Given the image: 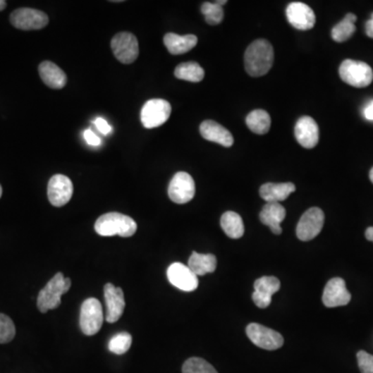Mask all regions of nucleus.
<instances>
[{
	"label": "nucleus",
	"mask_w": 373,
	"mask_h": 373,
	"mask_svg": "<svg viewBox=\"0 0 373 373\" xmlns=\"http://www.w3.org/2000/svg\"><path fill=\"white\" fill-rule=\"evenodd\" d=\"M273 63V46L267 39H256L245 52V68L250 76L262 77L268 74Z\"/></svg>",
	"instance_id": "f257e3e1"
},
{
	"label": "nucleus",
	"mask_w": 373,
	"mask_h": 373,
	"mask_svg": "<svg viewBox=\"0 0 373 373\" xmlns=\"http://www.w3.org/2000/svg\"><path fill=\"white\" fill-rule=\"evenodd\" d=\"M94 231L101 237L130 238L135 235L137 224L129 216L121 213H107L101 216L94 224Z\"/></svg>",
	"instance_id": "f03ea898"
},
{
	"label": "nucleus",
	"mask_w": 373,
	"mask_h": 373,
	"mask_svg": "<svg viewBox=\"0 0 373 373\" xmlns=\"http://www.w3.org/2000/svg\"><path fill=\"white\" fill-rule=\"evenodd\" d=\"M72 282L63 273H57L37 295V308L42 313L59 308L61 295L70 291Z\"/></svg>",
	"instance_id": "7ed1b4c3"
},
{
	"label": "nucleus",
	"mask_w": 373,
	"mask_h": 373,
	"mask_svg": "<svg viewBox=\"0 0 373 373\" xmlns=\"http://www.w3.org/2000/svg\"><path fill=\"white\" fill-rule=\"evenodd\" d=\"M339 76L348 85L363 88L372 85L373 71L369 65L363 61L346 59L340 65Z\"/></svg>",
	"instance_id": "20e7f679"
},
{
	"label": "nucleus",
	"mask_w": 373,
	"mask_h": 373,
	"mask_svg": "<svg viewBox=\"0 0 373 373\" xmlns=\"http://www.w3.org/2000/svg\"><path fill=\"white\" fill-rule=\"evenodd\" d=\"M104 314L99 300L90 298L83 302L80 312V328L86 336H94L102 328Z\"/></svg>",
	"instance_id": "39448f33"
},
{
	"label": "nucleus",
	"mask_w": 373,
	"mask_h": 373,
	"mask_svg": "<svg viewBox=\"0 0 373 373\" xmlns=\"http://www.w3.org/2000/svg\"><path fill=\"white\" fill-rule=\"evenodd\" d=\"M171 114V105L163 99L147 101L141 109V123L147 129H154L164 125Z\"/></svg>",
	"instance_id": "423d86ee"
},
{
	"label": "nucleus",
	"mask_w": 373,
	"mask_h": 373,
	"mask_svg": "<svg viewBox=\"0 0 373 373\" xmlns=\"http://www.w3.org/2000/svg\"><path fill=\"white\" fill-rule=\"evenodd\" d=\"M111 49L114 56L121 63L130 65L136 61L139 55V44L137 37L131 32H119L111 39Z\"/></svg>",
	"instance_id": "0eeeda50"
},
{
	"label": "nucleus",
	"mask_w": 373,
	"mask_h": 373,
	"mask_svg": "<svg viewBox=\"0 0 373 373\" xmlns=\"http://www.w3.org/2000/svg\"><path fill=\"white\" fill-rule=\"evenodd\" d=\"M195 195V183L189 173L184 171L174 174L170 181L169 196L170 200L178 204L191 202Z\"/></svg>",
	"instance_id": "6e6552de"
},
{
	"label": "nucleus",
	"mask_w": 373,
	"mask_h": 373,
	"mask_svg": "<svg viewBox=\"0 0 373 373\" xmlns=\"http://www.w3.org/2000/svg\"><path fill=\"white\" fill-rule=\"evenodd\" d=\"M11 23L21 30H39L49 23V18L42 11L21 8L11 14Z\"/></svg>",
	"instance_id": "1a4fd4ad"
},
{
	"label": "nucleus",
	"mask_w": 373,
	"mask_h": 373,
	"mask_svg": "<svg viewBox=\"0 0 373 373\" xmlns=\"http://www.w3.org/2000/svg\"><path fill=\"white\" fill-rule=\"evenodd\" d=\"M247 336L258 348L267 350H275L281 348L284 343L283 337L280 333L259 324H249L246 329Z\"/></svg>",
	"instance_id": "9d476101"
},
{
	"label": "nucleus",
	"mask_w": 373,
	"mask_h": 373,
	"mask_svg": "<svg viewBox=\"0 0 373 373\" xmlns=\"http://www.w3.org/2000/svg\"><path fill=\"white\" fill-rule=\"evenodd\" d=\"M324 224V214L319 207H311L302 216L297 226V237L307 242L321 233Z\"/></svg>",
	"instance_id": "9b49d317"
},
{
	"label": "nucleus",
	"mask_w": 373,
	"mask_h": 373,
	"mask_svg": "<svg viewBox=\"0 0 373 373\" xmlns=\"http://www.w3.org/2000/svg\"><path fill=\"white\" fill-rule=\"evenodd\" d=\"M74 192L72 181L63 174H55L48 183V200L54 207H63L70 202Z\"/></svg>",
	"instance_id": "f8f14e48"
},
{
	"label": "nucleus",
	"mask_w": 373,
	"mask_h": 373,
	"mask_svg": "<svg viewBox=\"0 0 373 373\" xmlns=\"http://www.w3.org/2000/svg\"><path fill=\"white\" fill-rule=\"evenodd\" d=\"M286 18L295 30H309L314 27L317 17L310 6L303 2H291L286 8Z\"/></svg>",
	"instance_id": "ddd939ff"
},
{
	"label": "nucleus",
	"mask_w": 373,
	"mask_h": 373,
	"mask_svg": "<svg viewBox=\"0 0 373 373\" xmlns=\"http://www.w3.org/2000/svg\"><path fill=\"white\" fill-rule=\"evenodd\" d=\"M352 300V295L348 291L346 281L342 278H333L326 283L322 293V303L329 308L346 306Z\"/></svg>",
	"instance_id": "4468645a"
},
{
	"label": "nucleus",
	"mask_w": 373,
	"mask_h": 373,
	"mask_svg": "<svg viewBox=\"0 0 373 373\" xmlns=\"http://www.w3.org/2000/svg\"><path fill=\"white\" fill-rule=\"evenodd\" d=\"M167 278L172 286L184 291H195L200 284L197 276L190 270L189 267L181 262H174L169 266Z\"/></svg>",
	"instance_id": "2eb2a0df"
},
{
	"label": "nucleus",
	"mask_w": 373,
	"mask_h": 373,
	"mask_svg": "<svg viewBox=\"0 0 373 373\" xmlns=\"http://www.w3.org/2000/svg\"><path fill=\"white\" fill-rule=\"evenodd\" d=\"M104 293H105L106 308H107L106 321L109 324H114L123 314L126 307L125 295L123 289L116 288L111 283L106 284Z\"/></svg>",
	"instance_id": "dca6fc26"
},
{
	"label": "nucleus",
	"mask_w": 373,
	"mask_h": 373,
	"mask_svg": "<svg viewBox=\"0 0 373 373\" xmlns=\"http://www.w3.org/2000/svg\"><path fill=\"white\" fill-rule=\"evenodd\" d=\"M281 286L279 279L273 276H264L255 282V293L252 300L258 308H268L271 302V297L277 293Z\"/></svg>",
	"instance_id": "f3484780"
},
{
	"label": "nucleus",
	"mask_w": 373,
	"mask_h": 373,
	"mask_svg": "<svg viewBox=\"0 0 373 373\" xmlns=\"http://www.w3.org/2000/svg\"><path fill=\"white\" fill-rule=\"evenodd\" d=\"M295 136L299 145L305 149L317 147L319 140V130L317 121L310 116H302L295 123Z\"/></svg>",
	"instance_id": "a211bd4d"
},
{
	"label": "nucleus",
	"mask_w": 373,
	"mask_h": 373,
	"mask_svg": "<svg viewBox=\"0 0 373 373\" xmlns=\"http://www.w3.org/2000/svg\"><path fill=\"white\" fill-rule=\"evenodd\" d=\"M200 131L205 140L218 143L224 147H233V142H235L233 134L226 128L216 123L215 121H211V119L202 121Z\"/></svg>",
	"instance_id": "6ab92c4d"
},
{
	"label": "nucleus",
	"mask_w": 373,
	"mask_h": 373,
	"mask_svg": "<svg viewBox=\"0 0 373 373\" xmlns=\"http://www.w3.org/2000/svg\"><path fill=\"white\" fill-rule=\"evenodd\" d=\"M286 211L283 205L277 204V202H269L262 207L259 214V219L262 224L270 227L274 235L279 236L282 233L280 224L286 219Z\"/></svg>",
	"instance_id": "aec40b11"
},
{
	"label": "nucleus",
	"mask_w": 373,
	"mask_h": 373,
	"mask_svg": "<svg viewBox=\"0 0 373 373\" xmlns=\"http://www.w3.org/2000/svg\"><path fill=\"white\" fill-rule=\"evenodd\" d=\"M39 74L43 82L53 90H61L67 85V75L51 61H43L39 66Z\"/></svg>",
	"instance_id": "412c9836"
},
{
	"label": "nucleus",
	"mask_w": 373,
	"mask_h": 373,
	"mask_svg": "<svg viewBox=\"0 0 373 373\" xmlns=\"http://www.w3.org/2000/svg\"><path fill=\"white\" fill-rule=\"evenodd\" d=\"M295 191V184L293 183H267L262 185L259 189V195L262 200H266L267 204L269 202H283Z\"/></svg>",
	"instance_id": "4be33fe9"
},
{
	"label": "nucleus",
	"mask_w": 373,
	"mask_h": 373,
	"mask_svg": "<svg viewBox=\"0 0 373 373\" xmlns=\"http://www.w3.org/2000/svg\"><path fill=\"white\" fill-rule=\"evenodd\" d=\"M197 37L194 35H178L169 32L164 37L165 46L172 55L185 54L189 52L197 45Z\"/></svg>",
	"instance_id": "5701e85b"
},
{
	"label": "nucleus",
	"mask_w": 373,
	"mask_h": 373,
	"mask_svg": "<svg viewBox=\"0 0 373 373\" xmlns=\"http://www.w3.org/2000/svg\"><path fill=\"white\" fill-rule=\"evenodd\" d=\"M190 270L196 276H204L205 274L213 273L217 268V258L213 255H200L193 252L189 258L188 264Z\"/></svg>",
	"instance_id": "b1692460"
},
{
	"label": "nucleus",
	"mask_w": 373,
	"mask_h": 373,
	"mask_svg": "<svg viewBox=\"0 0 373 373\" xmlns=\"http://www.w3.org/2000/svg\"><path fill=\"white\" fill-rule=\"evenodd\" d=\"M220 223L227 237L237 240L244 236V223H243L242 217L236 212L229 211L223 214Z\"/></svg>",
	"instance_id": "393cba45"
},
{
	"label": "nucleus",
	"mask_w": 373,
	"mask_h": 373,
	"mask_svg": "<svg viewBox=\"0 0 373 373\" xmlns=\"http://www.w3.org/2000/svg\"><path fill=\"white\" fill-rule=\"evenodd\" d=\"M246 123L253 133L264 135L270 131L271 116L264 110H253L247 116Z\"/></svg>",
	"instance_id": "a878e982"
},
{
	"label": "nucleus",
	"mask_w": 373,
	"mask_h": 373,
	"mask_svg": "<svg viewBox=\"0 0 373 373\" xmlns=\"http://www.w3.org/2000/svg\"><path fill=\"white\" fill-rule=\"evenodd\" d=\"M356 21V15L348 13L342 21H340L333 27L332 32H331L332 39L337 43H343V42L348 41L356 32V26H355Z\"/></svg>",
	"instance_id": "bb28decb"
},
{
	"label": "nucleus",
	"mask_w": 373,
	"mask_h": 373,
	"mask_svg": "<svg viewBox=\"0 0 373 373\" xmlns=\"http://www.w3.org/2000/svg\"><path fill=\"white\" fill-rule=\"evenodd\" d=\"M174 76L189 82H200L204 78V71L197 63L190 61L178 65L174 70Z\"/></svg>",
	"instance_id": "cd10ccee"
},
{
	"label": "nucleus",
	"mask_w": 373,
	"mask_h": 373,
	"mask_svg": "<svg viewBox=\"0 0 373 373\" xmlns=\"http://www.w3.org/2000/svg\"><path fill=\"white\" fill-rule=\"evenodd\" d=\"M132 341H133V339H132V336L129 333H118V334L114 335L110 339L109 343H108V348L114 354L123 355L131 348Z\"/></svg>",
	"instance_id": "c85d7f7f"
},
{
	"label": "nucleus",
	"mask_w": 373,
	"mask_h": 373,
	"mask_svg": "<svg viewBox=\"0 0 373 373\" xmlns=\"http://www.w3.org/2000/svg\"><path fill=\"white\" fill-rule=\"evenodd\" d=\"M202 13L209 25H218L224 18L222 6L215 2H204L202 6Z\"/></svg>",
	"instance_id": "c756f323"
},
{
	"label": "nucleus",
	"mask_w": 373,
	"mask_h": 373,
	"mask_svg": "<svg viewBox=\"0 0 373 373\" xmlns=\"http://www.w3.org/2000/svg\"><path fill=\"white\" fill-rule=\"evenodd\" d=\"M183 373H218L217 370L202 357H190L183 365Z\"/></svg>",
	"instance_id": "7c9ffc66"
},
{
	"label": "nucleus",
	"mask_w": 373,
	"mask_h": 373,
	"mask_svg": "<svg viewBox=\"0 0 373 373\" xmlns=\"http://www.w3.org/2000/svg\"><path fill=\"white\" fill-rule=\"evenodd\" d=\"M16 328L8 315L0 313V343H8L14 339Z\"/></svg>",
	"instance_id": "2f4dec72"
},
{
	"label": "nucleus",
	"mask_w": 373,
	"mask_h": 373,
	"mask_svg": "<svg viewBox=\"0 0 373 373\" xmlns=\"http://www.w3.org/2000/svg\"><path fill=\"white\" fill-rule=\"evenodd\" d=\"M357 365L362 373H373V356L366 353L365 350H360L357 354Z\"/></svg>",
	"instance_id": "473e14b6"
},
{
	"label": "nucleus",
	"mask_w": 373,
	"mask_h": 373,
	"mask_svg": "<svg viewBox=\"0 0 373 373\" xmlns=\"http://www.w3.org/2000/svg\"><path fill=\"white\" fill-rule=\"evenodd\" d=\"M86 142L92 147H99L101 145L100 138L94 133L90 129L85 130V133H83Z\"/></svg>",
	"instance_id": "72a5a7b5"
},
{
	"label": "nucleus",
	"mask_w": 373,
	"mask_h": 373,
	"mask_svg": "<svg viewBox=\"0 0 373 373\" xmlns=\"http://www.w3.org/2000/svg\"><path fill=\"white\" fill-rule=\"evenodd\" d=\"M94 123H96L97 128H98L99 131L101 132V133L104 134V135H108V134L111 132L112 128L110 127L109 123H107V121H105V119L99 118L96 119V121H94Z\"/></svg>",
	"instance_id": "f704fd0d"
},
{
	"label": "nucleus",
	"mask_w": 373,
	"mask_h": 373,
	"mask_svg": "<svg viewBox=\"0 0 373 373\" xmlns=\"http://www.w3.org/2000/svg\"><path fill=\"white\" fill-rule=\"evenodd\" d=\"M364 118L367 121H373V101L367 104L363 110Z\"/></svg>",
	"instance_id": "c9c22d12"
},
{
	"label": "nucleus",
	"mask_w": 373,
	"mask_h": 373,
	"mask_svg": "<svg viewBox=\"0 0 373 373\" xmlns=\"http://www.w3.org/2000/svg\"><path fill=\"white\" fill-rule=\"evenodd\" d=\"M365 30H366V35H367L368 37H372V39H373V13L372 14V18H370V19L368 20L367 22H366Z\"/></svg>",
	"instance_id": "e433bc0d"
},
{
	"label": "nucleus",
	"mask_w": 373,
	"mask_h": 373,
	"mask_svg": "<svg viewBox=\"0 0 373 373\" xmlns=\"http://www.w3.org/2000/svg\"><path fill=\"white\" fill-rule=\"evenodd\" d=\"M365 237L368 240H370V242H373V227H368V228L366 229Z\"/></svg>",
	"instance_id": "4c0bfd02"
},
{
	"label": "nucleus",
	"mask_w": 373,
	"mask_h": 373,
	"mask_svg": "<svg viewBox=\"0 0 373 373\" xmlns=\"http://www.w3.org/2000/svg\"><path fill=\"white\" fill-rule=\"evenodd\" d=\"M6 8V1H4V0H0V12H1V11H4Z\"/></svg>",
	"instance_id": "58836bf2"
},
{
	"label": "nucleus",
	"mask_w": 373,
	"mask_h": 373,
	"mask_svg": "<svg viewBox=\"0 0 373 373\" xmlns=\"http://www.w3.org/2000/svg\"><path fill=\"white\" fill-rule=\"evenodd\" d=\"M215 4H219L220 6H224L227 4L226 0H223V1H215Z\"/></svg>",
	"instance_id": "ea45409f"
},
{
	"label": "nucleus",
	"mask_w": 373,
	"mask_h": 373,
	"mask_svg": "<svg viewBox=\"0 0 373 373\" xmlns=\"http://www.w3.org/2000/svg\"><path fill=\"white\" fill-rule=\"evenodd\" d=\"M369 178H370V181H372V184H373V167H372V169L370 170Z\"/></svg>",
	"instance_id": "a19ab883"
},
{
	"label": "nucleus",
	"mask_w": 373,
	"mask_h": 373,
	"mask_svg": "<svg viewBox=\"0 0 373 373\" xmlns=\"http://www.w3.org/2000/svg\"><path fill=\"white\" fill-rule=\"evenodd\" d=\"M2 195V188L0 186V197H1Z\"/></svg>",
	"instance_id": "79ce46f5"
}]
</instances>
